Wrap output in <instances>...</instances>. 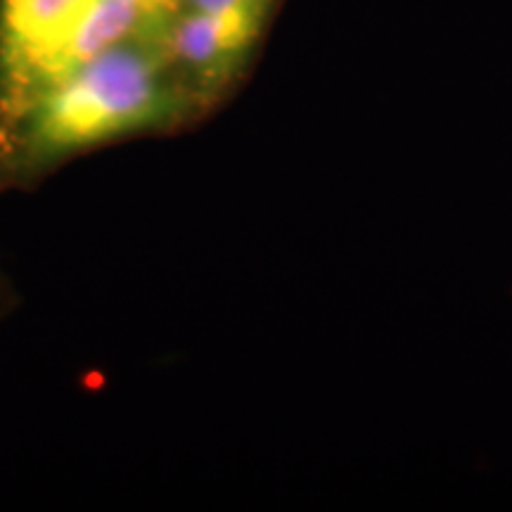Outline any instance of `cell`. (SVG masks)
I'll return each mask as SVG.
<instances>
[{
  "mask_svg": "<svg viewBox=\"0 0 512 512\" xmlns=\"http://www.w3.org/2000/svg\"><path fill=\"white\" fill-rule=\"evenodd\" d=\"M164 34L107 50L0 119V164L15 176L36 174L98 145L185 119L200 102L176 74Z\"/></svg>",
  "mask_w": 512,
  "mask_h": 512,
  "instance_id": "6da1fadb",
  "label": "cell"
},
{
  "mask_svg": "<svg viewBox=\"0 0 512 512\" xmlns=\"http://www.w3.org/2000/svg\"><path fill=\"white\" fill-rule=\"evenodd\" d=\"M88 0H0V79L55 41Z\"/></svg>",
  "mask_w": 512,
  "mask_h": 512,
  "instance_id": "3957f363",
  "label": "cell"
},
{
  "mask_svg": "<svg viewBox=\"0 0 512 512\" xmlns=\"http://www.w3.org/2000/svg\"><path fill=\"white\" fill-rule=\"evenodd\" d=\"M278 0H240L221 8H181L169 22L164 48L185 88L200 105L242 72Z\"/></svg>",
  "mask_w": 512,
  "mask_h": 512,
  "instance_id": "7a4b0ae2",
  "label": "cell"
},
{
  "mask_svg": "<svg viewBox=\"0 0 512 512\" xmlns=\"http://www.w3.org/2000/svg\"><path fill=\"white\" fill-rule=\"evenodd\" d=\"M143 3L162 19H174V15L181 10V0H143Z\"/></svg>",
  "mask_w": 512,
  "mask_h": 512,
  "instance_id": "277c9868",
  "label": "cell"
}]
</instances>
